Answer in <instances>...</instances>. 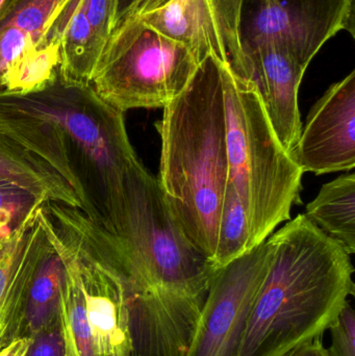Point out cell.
Here are the masks:
<instances>
[{
	"mask_svg": "<svg viewBox=\"0 0 355 356\" xmlns=\"http://www.w3.org/2000/svg\"><path fill=\"white\" fill-rule=\"evenodd\" d=\"M0 125L68 182L90 219L116 234L125 177L140 162L124 113L91 85L58 75L37 91H0Z\"/></svg>",
	"mask_w": 355,
	"mask_h": 356,
	"instance_id": "6da1fadb",
	"label": "cell"
},
{
	"mask_svg": "<svg viewBox=\"0 0 355 356\" xmlns=\"http://www.w3.org/2000/svg\"><path fill=\"white\" fill-rule=\"evenodd\" d=\"M267 243L270 266L238 356H281L323 337L354 295L352 255L304 213Z\"/></svg>",
	"mask_w": 355,
	"mask_h": 356,
	"instance_id": "7a4b0ae2",
	"label": "cell"
},
{
	"mask_svg": "<svg viewBox=\"0 0 355 356\" xmlns=\"http://www.w3.org/2000/svg\"><path fill=\"white\" fill-rule=\"evenodd\" d=\"M222 67L215 56L202 60L156 123L160 190L190 242L213 263L221 205L231 182Z\"/></svg>",
	"mask_w": 355,
	"mask_h": 356,
	"instance_id": "3957f363",
	"label": "cell"
},
{
	"mask_svg": "<svg viewBox=\"0 0 355 356\" xmlns=\"http://www.w3.org/2000/svg\"><path fill=\"white\" fill-rule=\"evenodd\" d=\"M37 216L66 271L60 318L68 356H133L120 238L64 203L44 202Z\"/></svg>",
	"mask_w": 355,
	"mask_h": 356,
	"instance_id": "277c9868",
	"label": "cell"
},
{
	"mask_svg": "<svg viewBox=\"0 0 355 356\" xmlns=\"http://www.w3.org/2000/svg\"><path fill=\"white\" fill-rule=\"evenodd\" d=\"M229 179L247 215L249 249L290 220L302 169L279 141L258 90L223 63Z\"/></svg>",
	"mask_w": 355,
	"mask_h": 356,
	"instance_id": "5b68a950",
	"label": "cell"
},
{
	"mask_svg": "<svg viewBox=\"0 0 355 356\" xmlns=\"http://www.w3.org/2000/svg\"><path fill=\"white\" fill-rule=\"evenodd\" d=\"M116 236L131 263L127 295L164 290L206 298L217 268L190 242L141 161L125 177Z\"/></svg>",
	"mask_w": 355,
	"mask_h": 356,
	"instance_id": "8992f818",
	"label": "cell"
},
{
	"mask_svg": "<svg viewBox=\"0 0 355 356\" xmlns=\"http://www.w3.org/2000/svg\"><path fill=\"white\" fill-rule=\"evenodd\" d=\"M198 65L187 47L133 16L112 31L91 86L122 113L165 108L185 89Z\"/></svg>",
	"mask_w": 355,
	"mask_h": 356,
	"instance_id": "52a82bcc",
	"label": "cell"
},
{
	"mask_svg": "<svg viewBox=\"0 0 355 356\" xmlns=\"http://www.w3.org/2000/svg\"><path fill=\"white\" fill-rule=\"evenodd\" d=\"M343 31L355 38L354 0H242V50L271 42L308 69L322 46Z\"/></svg>",
	"mask_w": 355,
	"mask_h": 356,
	"instance_id": "ba28073f",
	"label": "cell"
},
{
	"mask_svg": "<svg viewBox=\"0 0 355 356\" xmlns=\"http://www.w3.org/2000/svg\"><path fill=\"white\" fill-rule=\"evenodd\" d=\"M270 257L266 240L217 269L188 356H238Z\"/></svg>",
	"mask_w": 355,
	"mask_h": 356,
	"instance_id": "9c48e42d",
	"label": "cell"
},
{
	"mask_svg": "<svg viewBox=\"0 0 355 356\" xmlns=\"http://www.w3.org/2000/svg\"><path fill=\"white\" fill-rule=\"evenodd\" d=\"M241 3L242 0H169L138 17L160 35L187 47L198 63L213 56L240 76L243 68Z\"/></svg>",
	"mask_w": 355,
	"mask_h": 356,
	"instance_id": "30bf717a",
	"label": "cell"
},
{
	"mask_svg": "<svg viewBox=\"0 0 355 356\" xmlns=\"http://www.w3.org/2000/svg\"><path fill=\"white\" fill-rule=\"evenodd\" d=\"M302 172L316 175L355 167V71L316 102L291 154Z\"/></svg>",
	"mask_w": 355,
	"mask_h": 356,
	"instance_id": "8fae6325",
	"label": "cell"
},
{
	"mask_svg": "<svg viewBox=\"0 0 355 356\" xmlns=\"http://www.w3.org/2000/svg\"><path fill=\"white\" fill-rule=\"evenodd\" d=\"M204 301L164 290L127 295L133 356H188Z\"/></svg>",
	"mask_w": 355,
	"mask_h": 356,
	"instance_id": "7c38bea8",
	"label": "cell"
},
{
	"mask_svg": "<svg viewBox=\"0 0 355 356\" xmlns=\"http://www.w3.org/2000/svg\"><path fill=\"white\" fill-rule=\"evenodd\" d=\"M242 51L243 68L240 76L258 90L279 141L292 154L302 134L298 94L306 69L285 48L271 42Z\"/></svg>",
	"mask_w": 355,
	"mask_h": 356,
	"instance_id": "4fadbf2b",
	"label": "cell"
},
{
	"mask_svg": "<svg viewBox=\"0 0 355 356\" xmlns=\"http://www.w3.org/2000/svg\"><path fill=\"white\" fill-rule=\"evenodd\" d=\"M38 213V211H37ZM33 265L16 332L18 339H31L60 319L66 271L56 249L38 216L31 227Z\"/></svg>",
	"mask_w": 355,
	"mask_h": 356,
	"instance_id": "5bb4252c",
	"label": "cell"
},
{
	"mask_svg": "<svg viewBox=\"0 0 355 356\" xmlns=\"http://www.w3.org/2000/svg\"><path fill=\"white\" fill-rule=\"evenodd\" d=\"M112 0H79L60 43V77L91 85L98 60L112 35Z\"/></svg>",
	"mask_w": 355,
	"mask_h": 356,
	"instance_id": "9a60e30c",
	"label": "cell"
},
{
	"mask_svg": "<svg viewBox=\"0 0 355 356\" xmlns=\"http://www.w3.org/2000/svg\"><path fill=\"white\" fill-rule=\"evenodd\" d=\"M33 220L16 232H0V350L16 341L33 271L31 227Z\"/></svg>",
	"mask_w": 355,
	"mask_h": 356,
	"instance_id": "2e32d148",
	"label": "cell"
},
{
	"mask_svg": "<svg viewBox=\"0 0 355 356\" xmlns=\"http://www.w3.org/2000/svg\"><path fill=\"white\" fill-rule=\"evenodd\" d=\"M0 179L8 180L45 201L81 209L68 182L45 160L23 145L0 125Z\"/></svg>",
	"mask_w": 355,
	"mask_h": 356,
	"instance_id": "e0dca14e",
	"label": "cell"
},
{
	"mask_svg": "<svg viewBox=\"0 0 355 356\" xmlns=\"http://www.w3.org/2000/svg\"><path fill=\"white\" fill-rule=\"evenodd\" d=\"M68 0H15L0 19V91L13 65L45 37Z\"/></svg>",
	"mask_w": 355,
	"mask_h": 356,
	"instance_id": "ac0fdd59",
	"label": "cell"
},
{
	"mask_svg": "<svg viewBox=\"0 0 355 356\" xmlns=\"http://www.w3.org/2000/svg\"><path fill=\"white\" fill-rule=\"evenodd\" d=\"M76 3L77 0H68L42 41L13 65L4 79L2 91H37L60 75L63 33Z\"/></svg>",
	"mask_w": 355,
	"mask_h": 356,
	"instance_id": "d6986e66",
	"label": "cell"
},
{
	"mask_svg": "<svg viewBox=\"0 0 355 356\" xmlns=\"http://www.w3.org/2000/svg\"><path fill=\"white\" fill-rule=\"evenodd\" d=\"M304 216L323 234L339 243L348 254L355 252V175L327 182L306 207Z\"/></svg>",
	"mask_w": 355,
	"mask_h": 356,
	"instance_id": "ffe728a7",
	"label": "cell"
},
{
	"mask_svg": "<svg viewBox=\"0 0 355 356\" xmlns=\"http://www.w3.org/2000/svg\"><path fill=\"white\" fill-rule=\"evenodd\" d=\"M249 250L247 215L237 191L229 182L221 205L215 267H224Z\"/></svg>",
	"mask_w": 355,
	"mask_h": 356,
	"instance_id": "44dd1931",
	"label": "cell"
},
{
	"mask_svg": "<svg viewBox=\"0 0 355 356\" xmlns=\"http://www.w3.org/2000/svg\"><path fill=\"white\" fill-rule=\"evenodd\" d=\"M44 202L25 188L0 179V232H16L31 223Z\"/></svg>",
	"mask_w": 355,
	"mask_h": 356,
	"instance_id": "7402d4cb",
	"label": "cell"
},
{
	"mask_svg": "<svg viewBox=\"0 0 355 356\" xmlns=\"http://www.w3.org/2000/svg\"><path fill=\"white\" fill-rule=\"evenodd\" d=\"M329 330L331 334L329 356H355V314L349 301Z\"/></svg>",
	"mask_w": 355,
	"mask_h": 356,
	"instance_id": "603a6c76",
	"label": "cell"
},
{
	"mask_svg": "<svg viewBox=\"0 0 355 356\" xmlns=\"http://www.w3.org/2000/svg\"><path fill=\"white\" fill-rule=\"evenodd\" d=\"M24 356H68L62 318L31 339V344Z\"/></svg>",
	"mask_w": 355,
	"mask_h": 356,
	"instance_id": "cb8c5ba5",
	"label": "cell"
},
{
	"mask_svg": "<svg viewBox=\"0 0 355 356\" xmlns=\"http://www.w3.org/2000/svg\"><path fill=\"white\" fill-rule=\"evenodd\" d=\"M281 356H329L322 342V337L302 343Z\"/></svg>",
	"mask_w": 355,
	"mask_h": 356,
	"instance_id": "d4e9b609",
	"label": "cell"
},
{
	"mask_svg": "<svg viewBox=\"0 0 355 356\" xmlns=\"http://www.w3.org/2000/svg\"><path fill=\"white\" fill-rule=\"evenodd\" d=\"M139 0H112V31L133 15Z\"/></svg>",
	"mask_w": 355,
	"mask_h": 356,
	"instance_id": "484cf974",
	"label": "cell"
},
{
	"mask_svg": "<svg viewBox=\"0 0 355 356\" xmlns=\"http://www.w3.org/2000/svg\"><path fill=\"white\" fill-rule=\"evenodd\" d=\"M31 344V339H18L0 350V356H24Z\"/></svg>",
	"mask_w": 355,
	"mask_h": 356,
	"instance_id": "4316f807",
	"label": "cell"
},
{
	"mask_svg": "<svg viewBox=\"0 0 355 356\" xmlns=\"http://www.w3.org/2000/svg\"><path fill=\"white\" fill-rule=\"evenodd\" d=\"M168 1L169 0H139L131 17L139 16V15L144 14V13L156 10V8H160Z\"/></svg>",
	"mask_w": 355,
	"mask_h": 356,
	"instance_id": "83f0119b",
	"label": "cell"
},
{
	"mask_svg": "<svg viewBox=\"0 0 355 356\" xmlns=\"http://www.w3.org/2000/svg\"><path fill=\"white\" fill-rule=\"evenodd\" d=\"M14 1L15 0H0V19L8 12V8Z\"/></svg>",
	"mask_w": 355,
	"mask_h": 356,
	"instance_id": "f1b7e54d",
	"label": "cell"
}]
</instances>
